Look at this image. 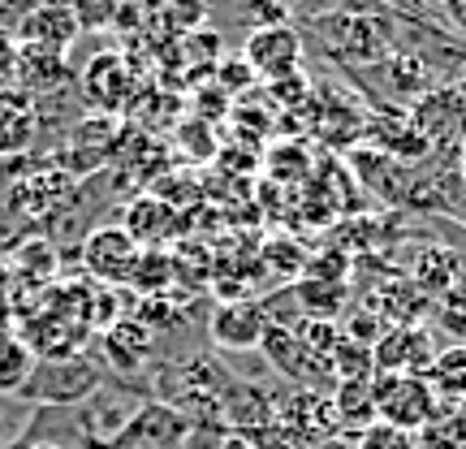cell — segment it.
I'll use <instances>...</instances> for the list:
<instances>
[{
	"mask_svg": "<svg viewBox=\"0 0 466 449\" xmlns=\"http://www.w3.org/2000/svg\"><path fill=\"white\" fill-rule=\"evenodd\" d=\"M346 5H363V0H307V14H311V17L337 14V9H346Z\"/></svg>",
	"mask_w": 466,
	"mask_h": 449,
	"instance_id": "34",
	"label": "cell"
},
{
	"mask_svg": "<svg viewBox=\"0 0 466 449\" xmlns=\"http://www.w3.org/2000/svg\"><path fill=\"white\" fill-rule=\"evenodd\" d=\"M74 83H78V74H74V66H69V52L17 44L14 87H22L26 96L44 100V96H56V91H66V87H74Z\"/></svg>",
	"mask_w": 466,
	"mask_h": 449,
	"instance_id": "12",
	"label": "cell"
},
{
	"mask_svg": "<svg viewBox=\"0 0 466 449\" xmlns=\"http://www.w3.org/2000/svg\"><path fill=\"white\" fill-rule=\"evenodd\" d=\"M367 393H371V411L380 423L389 428H401V433L415 436L419 428H428L441 411V398H436V389L428 384V376H393V372H376L371 384H367Z\"/></svg>",
	"mask_w": 466,
	"mask_h": 449,
	"instance_id": "1",
	"label": "cell"
},
{
	"mask_svg": "<svg viewBox=\"0 0 466 449\" xmlns=\"http://www.w3.org/2000/svg\"><path fill=\"white\" fill-rule=\"evenodd\" d=\"M294 299H299L307 320H333L337 324V316H346L350 281H337V277H299Z\"/></svg>",
	"mask_w": 466,
	"mask_h": 449,
	"instance_id": "18",
	"label": "cell"
},
{
	"mask_svg": "<svg viewBox=\"0 0 466 449\" xmlns=\"http://www.w3.org/2000/svg\"><path fill=\"white\" fill-rule=\"evenodd\" d=\"M268 329V316L259 302H217V311L208 320V333L220 350H259Z\"/></svg>",
	"mask_w": 466,
	"mask_h": 449,
	"instance_id": "14",
	"label": "cell"
},
{
	"mask_svg": "<svg viewBox=\"0 0 466 449\" xmlns=\"http://www.w3.org/2000/svg\"><path fill=\"white\" fill-rule=\"evenodd\" d=\"M138 255H143V247L121 225H100L83 238V268L96 285H113V290L130 285Z\"/></svg>",
	"mask_w": 466,
	"mask_h": 449,
	"instance_id": "5",
	"label": "cell"
},
{
	"mask_svg": "<svg viewBox=\"0 0 466 449\" xmlns=\"http://www.w3.org/2000/svg\"><path fill=\"white\" fill-rule=\"evenodd\" d=\"M458 168H462V178H466V130H462V143H458Z\"/></svg>",
	"mask_w": 466,
	"mask_h": 449,
	"instance_id": "38",
	"label": "cell"
},
{
	"mask_svg": "<svg viewBox=\"0 0 466 449\" xmlns=\"http://www.w3.org/2000/svg\"><path fill=\"white\" fill-rule=\"evenodd\" d=\"M195 441V419L160 402H143L134 419L126 423V433L113 441V449H186Z\"/></svg>",
	"mask_w": 466,
	"mask_h": 449,
	"instance_id": "3",
	"label": "cell"
},
{
	"mask_svg": "<svg viewBox=\"0 0 466 449\" xmlns=\"http://www.w3.org/2000/svg\"><path fill=\"white\" fill-rule=\"evenodd\" d=\"M371 363L376 372H393V376H428L436 363V346L419 324H389L371 346Z\"/></svg>",
	"mask_w": 466,
	"mask_h": 449,
	"instance_id": "8",
	"label": "cell"
},
{
	"mask_svg": "<svg viewBox=\"0 0 466 449\" xmlns=\"http://www.w3.org/2000/svg\"><path fill=\"white\" fill-rule=\"evenodd\" d=\"M151 346H156V333H151L147 324H138L134 316L113 320L104 329V359H108V367H113L116 376L143 372V363L151 359Z\"/></svg>",
	"mask_w": 466,
	"mask_h": 449,
	"instance_id": "16",
	"label": "cell"
},
{
	"mask_svg": "<svg viewBox=\"0 0 466 449\" xmlns=\"http://www.w3.org/2000/svg\"><path fill=\"white\" fill-rule=\"evenodd\" d=\"M462 260L453 255L450 247H428L423 255L415 260V272H410V281L419 285V294L423 299H445V294H453L458 290V281H462Z\"/></svg>",
	"mask_w": 466,
	"mask_h": 449,
	"instance_id": "17",
	"label": "cell"
},
{
	"mask_svg": "<svg viewBox=\"0 0 466 449\" xmlns=\"http://www.w3.org/2000/svg\"><path fill=\"white\" fill-rule=\"evenodd\" d=\"M302 268H307V255H302L299 242L277 238V242H268L264 247V272L272 277V281H299Z\"/></svg>",
	"mask_w": 466,
	"mask_h": 449,
	"instance_id": "24",
	"label": "cell"
},
{
	"mask_svg": "<svg viewBox=\"0 0 466 449\" xmlns=\"http://www.w3.org/2000/svg\"><path fill=\"white\" fill-rule=\"evenodd\" d=\"M52 268H56V250H52V242H44V238H31V242H22L17 247V255H9V277H31L35 285H44L52 277Z\"/></svg>",
	"mask_w": 466,
	"mask_h": 449,
	"instance_id": "21",
	"label": "cell"
},
{
	"mask_svg": "<svg viewBox=\"0 0 466 449\" xmlns=\"http://www.w3.org/2000/svg\"><path fill=\"white\" fill-rule=\"evenodd\" d=\"M74 22H78V31L91 35V31H108L121 22V5L126 0H66Z\"/></svg>",
	"mask_w": 466,
	"mask_h": 449,
	"instance_id": "25",
	"label": "cell"
},
{
	"mask_svg": "<svg viewBox=\"0 0 466 449\" xmlns=\"http://www.w3.org/2000/svg\"><path fill=\"white\" fill-rule=\"evenodd\" d=\"M74 195H78V178L66 173L61 165H48V168L22 173L14 182V190H9V203H14L22 217H52V212L66 208Z\"/></svg>",
	"mask_w": 466,
	"mask_h": 449,
	"instance_id": "10",
	"label": "cell"
},
{
	"mask_svg": "<svg viewBox=\"0 0 466 449\" xmlns=\"http://www.w3.org/2000/svg\"><path fill=\"white\" fill-rule=\"evenodd\" d=\"M436 14L450 22V31L458 35V39H466V0H432Z\"/></svg>",
	"mask_w": 466,
	"mask_h": 449,
	"instance_id": "31",
	"label": "cell"
},
{
	"mask_svg": "<svg viewBox=\"0 0 466 449\" xmlns=\"http://www.w3.org/2000/svg\"><path fill=\"white\" fill-rule=\"evenodd\" d=\"M445 428L453 433V441H458V445H466V398L458 402V411H453V415L445 419Z\"/></svg>",
	"mask_w": 466,
	"mask_h": 449,
	"instance_id": "33",
	"label": "cell"
},
{
	"mask_svg": "<svg viewBox=\"0 0 466 449\" xmlns=\"http://www.w3.org/2000/svg\"><path fill=\"white\" fill-rule=\"evenodd\" d=\"M217 449H259V441H250V436H242V433H229V436H220Z\"/></svg>",
	"mask_w": 466,
	"mask_h": 449,
	"instance_id": "35",
	"label": "cell"
},
{
	"mask_svg": "<svg viewBox=\"0 0 466 449\" xmlns=\"http://www.w3.org/2000/svg\"><path fill=\"white\" fill-rule=\"evenodd\" d=\"M212 83H217L225 96H233V91H247V87L259 83V78H255V69L238 56V61H220V69H217V78H212Z\"/></svg>",
	"mask_w": 466,
	"mask_h": 449,
	"instance_id": "28",
	"label": "cell"
},
{
	"mask_svg": "<svg viewBox=\"0 0 466 449\" xmlns=\"http://www.w3.org/2000/svg\"><path fill=\"white\" fill-rule=\"evenodd\" d=\"M354 449H415V436L401 433V428H389V423H367L363 433H359V441H354Z\"/></svg>",
	"mask_w": 466,
	"mask_h": 449,
	"instance_id": "27",
	"label": "cell"
},
{
	"mask_svg": "<svg viewBox=\"0 0 466 449\" xmlns=\"http://www.w3.org/2000/svg\"><path fill=\"white\" fill-rule=\"evenodd\" d=\"M22 449H66L61 441H31V445H22Z\"/></svg>",
	"mask_w": 466,
	"mask_h": 449,
	"instance_id": "37",
	"label": "cell"
},
{
	"mask_svg": "<svg viewBox=\"0 0 466 449\" xmlns=\"http://www.w3.org/2000/svg\"><path fill=\"white\" fill-rule=\"evenodd\" d=\"M104 384L100 363H91L86 354H69V359H48L35 367V376L26 381V398L39 406H83L96 389Z\"/></svg>",
	"mask_w": 466,
	"mask_h": 449,
	"instance_id": "2",
	"label": "cell"
},
{
	"mask_svg": "<svg viewBox=\"0 0 466 449\" xmlns=\"http://www.w3.org/2000/svg\"><path fill=\"white\" fill-rule=\"evenodd\" d=\"M462 208H466V199H462ZM462 220H466V212H462Z\"/></svg>",
	"mask_w": 466,
	"mask_h": 449,
	"instance_id": "39",
	"label": "cell"
},
{
	"mask_svg": "<svg viewBox=\"0 0 466 449\" xmlns=\"http://www.w3.org/2000/svg\"><path fill=\"white\" fill-rule=\"evenodd\" d=\"M406 117H410V126H415L419 138L432 151H453L458 156V143H462V130H466V100L453 87L423 91Z\"/></svg>",
	"mask_w": 466,
	"mask_h": 449,
	"instance_id": "4",
	"label": "cell"
},
{
	"mask_svg": "<svg viewBox=\"0 0 466 449\" xmlns=\"http://www.w3.org/2000/svg\"><path fill=\"white\" fill-rule=\"evenodd\" d=\"M177 148L186 151V160H217L220 156V138H217V126H208V121H199V117H186L182 126H177Z\"/></svg>",
	"mask_w": 466,
	"mask_h": 449,
	"instance_id": "23",
	"label": "cell"
},
{
	"mask_svg": "<svg viewBox=\"0 0 466 449\" xmlns=\"http://www.w3.org/2000/svg\"><path fill=\"white\" fill-rule=\"evenodd\" d=\"M458 302H466V294H462V299H458Z\"/></svg>",
	"mask_w": 466,
	"mask_h": 449,
	"instance_id": "40",
	"label": "cell"
},
{
	"mask_svg": "<svg viewBox=\"0 0 466 449\" xmlns=\"http://www.w3.org/2000/svg\"><path fill=\"white\" fill-rule=\"evenodd\" d=\"M289 0H242V22L247 31H264V26H285L289 22Z\"/></svg>",
	"mask_w": 466,
	"mask_h": 449,
	"instance_id": "26",
	"label": "cell"
},
{
	"mask_svg": "<svg viewBox=\"0 0 466 449\" xmlns=\"http://www.w3.org/2000/svg\"><path fill=\"white\" fill-rule=\"evenodd\" d=\"M393 17H410V22H432V0H380Z\"/></svg>",
	"mask_w": 466,
	"mask_h": 449,
	"instance_id": "30",
	"label": "cell"
},
{
	"mask_svg": "<svg viewBox=\"0 0 466 449\" xmlns=\"http://www.w3.org/2000/svg\"><path fill=\"white\" fill-rule=\"evenodd\" d=\"M225 113H233V108H229V96H225V91H220L217 83L203 87V91H195V117H199V121L217 126V121H220Z\"/></svg>",
	"mask_w": 466,
	"mask_h": 449,
	"instance_id": "29",
	"label": "cell"
},
{
	"mask_svg": "<svg viewBox=\"0 0 466 449\" xmlns=\"http://www.w3.org/2000/svg\"><path fill=\"white\" fill-rule=\"evenodd\" d=\"M242 61L255 69V78L264 83H281L302 74V35L285 22V26H264V31H250L242 44Z\"/></svg>",
	"mask_w": 466,
	"mask_h": 449,
	"instance_id": "6",
	"label": "cell"
},
{
	"mask_svg": "<svg viewBox=\"0 0 466 449\" xmlns=\"http://www.w3.org/2000/svg\"><path fill=\"white\" fill-rule=\"evenodd\" d=\"M121 230L130 233L143 250H165L168 242H177V238H182L186 220H182V208L165 203L160 195H138V199L126 203Z\"/></svg>",
	"mask_w": 466,
	"mask_h": 449,
	"instance_id": "11",
	"label": "cell"
},
{
	"mask_svg": "<svg viewBox=\"0 0 466 449\" xmlns=\"http://www.w3.org/2000/svg\"><path fill=\"white\" fill-rule=\"evenodd\" d=\"M14 56H17L14 31H0V87H14Z\"/></svg>",
	"mask_w": 466,
	"mask_h": 449,
	"instance_id": "32",
	"label": "cell"
},
{
	"mask_svg": "<svg viewBox=\"0 0 466 449\" xmlns=\"http://www.w3.org/2000/svg\"><path fill=\"white\" fill-rule=\"evenodd\" d=\"M35 367H39V359L17 337V329H0V398L5 393H22L26 381L35 376Z\"/></svg>",
	"mask_w": 466,
	"mask_h": 449,
	"instance_id": "19",
	"label": "cell"
},
{
	"mask_svg": "<svg viewBox=\"0 0 466 449\" xmlns=\"http://www.w3.org/2000/svg\"><path fill=\"white\" fill-rule=\"evenodd\" d=\"M371 78L389 91V100H393V108L398 104H415L423 91H432V66L423 61V56H415V52H389L380 66H371Z\"/></svg>",
	"mask_w": 466,
	"mask_h": 449,
	"instance_id": "15",
	"label": "cell"
},
{
	"mask_svg": "<svg viewBox=\"0 0 466 449\" xmlns=\"http://www.w3.org/2000/svg\"><path fill=\"white\" fill-rule=\"evenodd\" d=\"M177 281V268H173V255L168 250H143L138 264H134L130 290L138 299H165L168 290Z\"/></svg>",
	"mask_w": 466,
	"mask_h": 449,
	"instance_id": "20",
	"label": "cell"
},
{
	"mask_svg": "<svg viewBox=\"0 0 466 449\" xmlns=\"http://www.w3.org/2000/svg\"><path fill=\"white\" fill-rule=\"evenodd\" d=\"M333 376L337 384L346 381H371L376 376V363H371V346H363V342H350V337H341L333 346Z\"/></svg>",
	"mask_w": 466,
	"mask_h": 449,
	"instance_id": "22",
	"label": "cell"
},
{
	"mask_svg": "<svg viewBox=\"0 0 466 449\" xmlns=\"http://www.w3.org/2000/svg\"><path fill=\"white\" fill-rule=\"evenodd\" d=\"M78 91H83V100L91 104L96 113L113 117L134 100L138 87H134L130 61H126L121 52H96L83 66V74H78Z\"/></svg>",
	"mask_w": 466,
	"mask_h": 449,
	"instance_id": "7",
	"label": "cell"
},
{
	"mask_svg": "<svg viewBox=\"0 0 466 449\" xmlns=\"http://www.w3.org/2000/svg\"><path fill=\"white\" fill-rule=\"evenodd\" d=\"M453 91L466 100V56H462V66H458V83H453Z\"/></svg>",
	"mask_w": 466,
	"mask_h": 449,
	"instance_id": "36",
	"label": "cell"
},
{
	"mask_svg": "<svg viewBox=\"0 0 466 449\" xmlns=\"http://www.w3.org/2000/svg\"><path fill=\"white\" fill-rule=\"evenodd\" d=\"M44 130L39 100L22 87H0V160H22Z\"/></svg>",
	"mask_w": 466,
	"mask_h": 449,
	"instance_id": "13",
	"label": "cell"
},
{
	"mask_svg": "<svg viewBox=\"0 0 466 449\" xmlns=\"http://www.w3.org/2000/svg\"><path fill=\"white\" fill-rule=\"evenodd\" d=\"M78 22L69 14L66 0H35L26 5V14L17 17L14 26V44H31V48H52V52H69L78 44Z\"/></svg>",
	"mask_w": 466,
	"mask_h": 449,
	"instance_id": "9",
	"label": "cell"
}]
</instances>
